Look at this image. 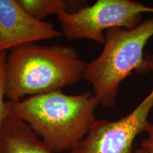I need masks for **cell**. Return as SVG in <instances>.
Instances as JSON below:
<instances>
[{"instance_id":"obj_4","label":"cell","mask_w":153,"mask_h":153,"mask_svg":"<svg viewBox=\"0 0 153 153\" xmlns=\"http://www.w3.org/2000/svg\"><path fill=\"white\" fill-rule=\"evenodd\" d=\"M153 13V7L131 0H98L74 13L57 16L61 33L68 40L89 39L105 43L104 32L113 28L132 29L142 23L144 13Z\"/></svg>"},{"instance_id":"obj_7","label":"cell","mask_w":153,"mask_h":153,"mask_svg":"<svg viewBox=\"0 0 153 153\" xmlns=\"http://www.w3.org/2000/svg\"><path fill=\"white\" fill-rule=\"evenodd\" d=\"M0 153H53L25 122L7 116L0 128Z\"/></svg>"},{"instance_id":"obj_2","label":"cell","mask_w":153,"mask_h":153,"mask_svg":"<svg viewBox=\"0 0 153 153\" xmlns=\"http://www.w3.org/2000/svg\"><path fill=\"white\" fill-rule=\"evenodd\" d=\"M86 65L72 46L41 45L36 42L22 44L7 53L5 97L8 101H18L26 95L62 90L83 78Z\"/></svg>"},{"instance_id":"obj_6","label":"cell","mask_w":153,"mask_h":153,"mask_svg":"<svg viewBox=\"0 0 153 153\" xmlns=\"http://www.w3.org/2000/svg\"><path fill=\"white\" fill-rule=\"evenodd\" d=\"M61 35L51 23L32 18L16 0H0V52Z\"/></svg>"},{"instance_id":"obj_9","label":"cell","mask_w":153,"mask_h":153,"mask_svg":"<svg viewBox=\"0 0 153 153\" xmlns=\"http://www.w3.org/2000/svg\"><path fill=\"white\" fill-rule=\"evenodd\" d=\"M7 53L8 51L0 52V128L5 118L9 116L7 107V101L4 100V65Z\"/></svg>"},{"instance_id":"obj_3","label":"cell","mask_w":153,"mask_h":153,"mask_svg":"<svg viewBox=\"0 0 153 153\" xmlns=\"http://www.w3.org/2000/svg\"><path fill=\"white\" fill-rule=\"evenodd\" d=\"M104 36V49L97 58L87 63L83 78L92 85L99 105L111 108L116 105L119 86L126 78L152 72L144 49L153 36V17L132 29L110 28Z\"/></svg>"},{"instance_id":"obj_10","label":"cell","mask_w":153,"mask_h":153,"mask_svg":"<svg viewBox=\"0 0 153 153\" xmlns=\"http://www.w3.org/2000/svg\"><path fill=\"white\" fill-rule=\"evenodd\" d=\"M148 137L141 142V148L144 149L147 153H153V123L150 122L146 130Z\"/></svg>"},{"instance_id":"obj_11","label":"cell","mask_w":153,"mask_h":153,"mask_svg":"<svg viewBox=\"0 0 153 153\" xmlns=\"http://www.w3.org/2000/svg\"><path fill=\"white\" fill-rule=\"evenodd\" d=\"M133 153H147V152L144 150V149L140 148V149H137V150H136L135 151H134Z\"/></svg>"},{"instance_id":"obj_8","label":"cell","mask_w":153,"mask_h":153,"mask_svg":"<svg viewBox=\"0 0 153 153\" xmlns=\"http://www.w3.org/2000/svg\"><path fill=\"white\" fill-rule=\"evenodd\" d=\"M19 5L32 18L38 21L51 14L61 12L74 13L87 7L88 1L78 0H16Z\"/></svg>"},{"instance_id":"obj_1","label":"cell","mask_w":153,"mask_h":153,"mask_svg":"<svg viewBox=\"0 0 153 153\" xmlns=\"http://www.w3.org/2000/svg\"><path fill=\"white\" fill-rule=\"evenodd\" d=\"M98 102L93 92L62 90L7 101L9 115L26 123L53 153L72 150L90 131Z\"/></svg>"},{"instance_id":"obj_5","label":"cell","mask_w":153,"mask_h":153,"mask_svg":"<svg viewBox=\"0 0 153 153\" xmlns=\"http://www.w3.org/2000/svg\"><path fill=\"white\" fill-rule=\"evenodd\" d=\"M153 73V53L146 56ZM153 108L150 92L135 109L117 120H96L86 136L69 153H133L137 136L146 131Z\"/></svg>"}]
</instances>
